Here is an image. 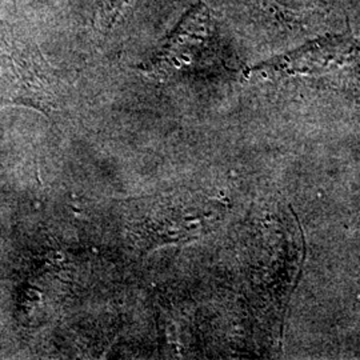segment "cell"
I'll list each match as a JSON object with an SVG mask.
<instances>
[{"label":"cell","mask_w":360,"mask_h":360,"mask_svg":"<svg viewBox=\"0 0 360 360\" xmlns=\"http://www.w3.org/2000/svg\"><path fill=\"white\" fill-rule=\"evenodd\" d=\"M360 59V40L349 34L316 39L294 51L266 63L267 68L283 74H322Z\"/></svg>","instance_id":"obj_1"}]
</instances>
